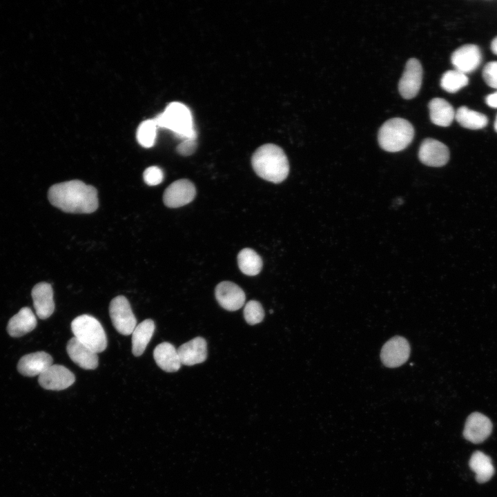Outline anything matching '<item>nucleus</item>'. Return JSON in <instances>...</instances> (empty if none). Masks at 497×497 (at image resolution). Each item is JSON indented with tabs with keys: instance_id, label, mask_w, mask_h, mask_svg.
<instances>
[{
	"instance_id": "34",
	"label": "nucleus",
	"mask_w": 497,
	"mask_h": 497,
	"mask_svg": "<svg viewBox=\"0 0 497 497\" xmlns=\"http://www.w3.org/2000/svg\"><path fill=\"white\" fill-rule=\"evenodd\" d=\"M494 129H495V130H496V133H497V115H496V119H495V121H494Z\"/></svg>"
},
{
	"instance_id": "13",
	"label": "nucleus",
	"mask_w": 497,
	"mask_h": 497,
	"mask_svg": "<svg viewBox=\"0 0 497 497\" xmlns=\"http://www.w3.org/2000/svg\"><path fill=\"white\" fill-rule=\"evenodd\" d=\"M492 431V423L483 413L474 412L467 418L463 430L464 438L472 443L478 444L485 440Z\"/></svg>"
},
{
	"instance_id": "11",
	"label": "nucleus",
	"mask_w": 497,
	"mask_h": 497,
	"mask_svg": "<svg viewBox=\"0 0 497 497\" xmlns=\"http://www.w3.org/2000/svg\"><path fill=\"white\" fill-rule=\"evenodd\" d=\"M75 380V375L68 369L59 364H52L39 376V384L48 390L67 389Z\"/></svg>"
},
{
	"instance_id": "18",
	"label": "nucleus",
	"mask_w": 497,
	"mask_h": 497,
	"mask_svg": "<svg viewBox=\"0 0 497 497\" xmlns=\"http://www.w3.org/2000/svg\"><path fill=\"white\" fill-rule=\"evenodd\" d=\"M66 350L70 358L84 369H95L98 366L97 353L81 343L75 337L67 343Z\"/></svg>"
},
{
	"instance_id": "15",
	"label": "nucleus",
	"mask_w": 497,
	"mask_h": 497,
	"mask_svg": "<svg viewBox=\"0 0 497 497\" xmlns=\"http://www.w3.org/2000/svg\"><path fill=\"white\" fill-rule=\"evenodd\" d=\"M31 295L37 316L42 320L49 318L55 311L51 284L45 282L37 284L32 288Z\"/></svg>"
},
{
	"instance_id": "4",
	"label": "nucleus",
	"mask_w": 497,
	"mask_h": 497,
	"mask_svg": "<svg viewBox=\"0 0 497 497\" xmlns=\"http://www.w3.org/2000/svg\"><path fill=\"white\" fill-rule=\"evenodd\" d=\"M414 137V128L407 120L396 117L386 121L380 128L378 141L387 152H398L406 148Z\"/></svg>"
},
{
	"instance_id": "29",
	"label": "nucleus",
	"mask_w": 497,
	"mask_h": 497,
	"mask_svg": "<svg viewBox=\"0 0 497 497\" xmlns=\"http://www.w3.org/2000/svg\"><path fill=\"white\" fill-rule=\"evenodd\" d=\"M143 177L146 184L149 186H156L162 182L164 173L158 166H152L144 171Z\"/></svg>"
},
{
	"instance_id": "23",
	"label": "nucleus",
	"mask_w": 497,
	"mask_h": 497,
	"mask_svg": "<svg viewBox=\"0 0 497 497\" xmlns=\"http://www.w3.org/2000/svg\"><path fill=\"white\" fill-rule=\"evenodd\" d=\"M471 469L475 472L476 479L479 483H484L491 479L494 474V467L489 456L480 451L471 455L469 462Z\"/></svg>"
},
{
	"instance_id": "21",
	"label": "nucleus",
	"mask_w": 497,
	"mask_h": 497,
	"mask_svg": "<svg viewBox=\"0 0 497 497\" xmlns=\"http://www.w3.org/2000/svg\"><path fill=\"white\" fill-rule=\"evenodd\" d=\"M429 115L431 121L439 126H449L455 117V111L452 106L442 98H433L429 104Z\"/></svg>"
},
{
	"instance_id": "2",
	"label": "nucleus",
	"mask_w": 497,
	"mask_h": 497,
	"mask_svg": "<svg viewBox=\"0 0 497 497\" xmlns=\"http://www.w3.org/2000/svg\"><path fill=\"white\" fill-rule=\"evenodd\" d=\"M251 164L261 178L273 183L284 181L289 172V164L283 149L273 144L260 146L253 154Z\"/></svg>"
},
{
	"instance_id": "22",
	"label": "nucleus",
	"mask_w": 497,
	"mask_h": 497,
	"mask_svg": "<svg viewBox=\"0 0 497 497\" xmlns=\"http://www.w3.org/2000/svg\"><path fill=\"white\" fill-rule=\"evenodd\" d=\"M155 329V322L151 319L137 324L132 333V352L135 356H140L144 353Z\"/></svg>"
},
{
	"instance_id": "6",
	"label": "nucleus",
	"mask_w": 497,
	"mask_h": 497,
	"mask_svg": "<svg viewBox=\"0 0 497 497\" xmlns=\"http://www.w3.org/2000/svg\"><path fill=\"white\" fill-rule=\"evenodd\" d=\"M109 314L115 329L121 334H132L137 320L127 298L123 295L114 298L109 305Z\"/></svg>"
},
{
	"instance_id": "3",
	"label": "nucleus",
	"mask_w": 497,
	"mask_h": 497,
	"mask_svg": "<svg viewBox=\"0 0 497 497\" xmlns=\"http://www.w3.org/2000/svg\"><path fill=\"white\" fill-rule=\"evenodd\" d=\"M157 126L172 130L180 139H196L193 117L188 108L180 102H172L155 119Z\"/></svg>"
},
{
	"instance_id": "10",
	"label": "nucleus",
	"mask_w": 497,
	"mask_h": 497,
	"mask_svg": "<svg viewBox=\"0 0 497 497\" xmlns=\"http://www.w3.org/2000/svg\"><path fill=\"white\" fill-rule=\"evenodd\" d=\"M420 161L429 166L440 167L445 165L449 159V150L441 142L432 138L422 141L418 150Z\"/></svg>"
},
{
	"instance_id": "1",
	"label": "nucleus",
	"mask_w": 497,
	"mask_h": 497,
	"mask_svg": "<svg viewBox=\"0 0 497 497\" xmlns=\"http://www.w3.org/2000/svg\"><path fill=\"white\" fill-rule=\"evenodd\" d=\"M48 197L52 206L70 213H91L99 206L97 189L78 179L52 185Z\"/></svg>"
},
{
	"instance_id": "32",
	"label": "nucleus",
	"mask_w": 497,
	"mask_h": 497,
	"mask_svg": "<svg viewBox=\"0 0 497 497\" xmlns=\"http://www.w3.org/2000/svg\"><path fill=\"white\" fill-rule=\"evenodd\" d=\"M485 101L489 107L497 108V91L487 95Z\"/></svg>"
},
{
	"instance_id": "17",
	"label": "nucleus",
	"mask_w": 497,
	"mask_h": 497,
	"mask_svg": "<svg viewBox=\"0 0 497 497\" xmlns=\"http://www.w3.org/2000/svg\"><path fill=\"white\" fill-rule=\"evenodd\" d=\"M182 364L191 366L202 363L207 357V344L202 337H196L183 344L177 349Z\"/></svg>"
},
{
	"instance_id": "12",
	"label": "nucleus",
	"mask_w": 497,
	"mask_h": 497,
	"mask_svg": "<svg viewBox=\"0 0 497 497\" xmlns=\"http://www.w3.org/2000/svg\"><path fill=\"white\" fill-rule=\"evenodd\" d=\"M215 295L220 305L231 311L240 309L246 299L244 291L238 285L230 281L219 283L215 287Z\"/></svg>"
},
{
	"instance_id": "9",
	"label": "nucleus",
	"mask_w": 497,
	"mask_h": 497,
	"mask_svg": "<svg viewBox=\"0 0 497 497\" xmlns=\"http://www.w3.org/2000/svg\"><path fill=\"white\" fill-rule=\"evenodd\" d=\"M196 195L194 184L188 179L173 182L164 191L163 202L169 208H178L191 202Z\"/></svg>"
},
{
	"instance_id": "16",
	"label": "nucleus",
	"mask_w": 497,
	"mask_h": 497,
	"mask_svg": "<svg viewBox=\"0 0 497 497\" xmlns=\"http://www.w3.org/2000/svg\"><path fill=\"white\" fill-rule=\"evenodd\" d=\"M52 356L44 351H37L23 355L19 361V372L28 377L40 376L52 364Z\"/></svg>"
},
{
	"instance_id": "33",
	"label": "nucleus",
	"mask_w": 497,
	"mask_h": 497,
	"mask_svg": "<svg viewBox=\"0 0 497 497\" xmlns=\"http://www.w3.org/2000/svg\"><path fill=\"white\" fill-rule=\"evenodd\" d=\"M491 48L492 52L494 54L497 55V37H496L493 39L491 44Z\"/></svg>"
},
{
	"instance_id": "20",
	"label": "nucleus",
	"mask_w": 497,
	"mask_h": 497,
	"mask_svg": "<svg viewBox=\"0 0 497 497\" xmlns=\"http://www.w3.org/2000/svg\"><path fill=\"white\" fill-rule=\"evenodd\" d=\"M37 326V319L32 310L23 307L9 320L7 331L12 337H21L32 331Z\"/></svg>"
},
{
	"instance_id": "26",
	"label": "nucleus",
	"mask_w": 497,
	"mask_h": 497,
	"mask_svg": "<svg viewBox=\"0 0 497 497\" xmlns=\"http://www.w3.org/2000/svg\"><path fill=\"white\" fill-rule=\"evenodd\" d=\"M468 82L466 74L455 69L447 70L442 75L440 86L445 91L455 93L466 86Z\"/></svg>"
},
{
	"instance_id": "31",
	"label": "nucleus",
	"mask_w": 497,
	"mask_h": 497,
	"mask_svg": "<svg viewBox=\"0 0 497 497\" xmlns=\"http://www.w3.org/2000/svg\"><path fill=\"white\" fill-rule=\"evenodd\" d=\"M197 143L196 139H186L184 140L177 147V151L179 154L183 156H188L192 155L196 150Z\"/></svg>"
},
{
	"instance_id": "14",
	"label": "nucleus",
	"mask_w": 497,
	"mask_h": 497,
	"mask_svg": "<svg viewBox=\"0 0 497 497\" xmlns=\"http://www.w3.org/2000/svg\"><path fill=\"white\" fill-rule=\"evenodd\" d=\"M481 60L480 50L475 44H466L458 48L452 53L451 57L455 69L465 74L475 70L480 64Z\"/></svg>"
},
{
	"instance_id": "28",
	"label": "nucleus",
	"mask_w": 497,
	"mask_h": 497,
	"mask_svg": "<svg viewBox=\"0 0 497 497\" xmlns=\"http://www.w3.org/2000/svg\"><path fill=\"white\" fill-rule=\"evenodd\" d=\"M244 316L246 322L250 325L261 322L264 318V311L262 304L256 300H250L244 306Z\"/></svg>"
},
{
	"instance_id": "7",
	"label": "nucleus",
	"mask_w": 497,
	"mask_h": 497,
	"mask_svg": "<svg viewBox=\"0 0 497 497\" xmlns=\"http://www.w3.org/2000/svg\"><path fill=\"white\" fill-rule=\"evenodd\" d=\"M422 79V68L420 62L415 58L409 59L398 84L401 96L407 99L416 97L420 89Z\"/></svg>"
},
{
	"instance_id": "30",
	"label": "nucleus",
	"mask_w": 497,
	"mask_h": 497,
	"mask_svg": "<svg viewBox=\"0 0 497 497\" xmlns=\"http://www.w3.org/2000/svg\"><path fill=\"white\" fill-rule=\"evenodd\" d=\"M483 77L489 86L497 88V61L488 62L485 66Z\"/></svg>"
},
{
	"instance_id": "24",
	"label": "nucleus",
	"mask_w": 497,
	"mask_h": 497,
	"mask_svg": "<svg viewBox=\"0 0 497 497\" xmlns=\"http://www.w3.org/2000/svg\"><path fill=\"white\" fill-rule=\"evenodd\" d=\"M455 118L460 126L471 130L483 128L488 124L485 115L466 106L458 108L455 113Z\"/></svg>"
},
{
	"instance_id": "25",
	"label": "nucleus",
	"mask_w": 497,
	"mask_h": 497,
	"mask_svg": "<svg viewBox=\"0 0 497 497\" xmlns=\"http://www.w3.org/2000/svg\"><path fill=\"white\" fill-rule=\"evenodd\" d=\"M237 264L240 271L245 275H257L262 268L261 257L252 248L242 249L237 255Z\"/></svg>"
},
{
	"instance_id": "27",
	"label": "nucleus",
	"mask_w": 497,
	"mask_h": 497,
	"mask_svg": "<svg viewBox=\"0 0 497 497\" xmlns=\"http://www.w3.org/2000/svg\"><path fill=\"white\" fill-rule=\"evenodd\" d=\"M156 124L154 120H146L138 127L137 139L141 146L150 148L153 146L156 137Z\"/></svg>"
},
{
	"instance_id": "8",
	"label": "nucleus",
	"mask_w": 497,
	"mask_h": 497,
	"mask_svg": "<svg viewBox=\"0 0 497 497\" xmlns=\"http://www.w3.org/2000/svg\"><path fill=\"white\" fill-rule=\"evenodd\" d=\"M410 355V345L403 337L395 336L383 345L380 358L387 367L395 368L405 364Z\"/></svg>"
},
{
	"instance_id": "19",
	"label": "nucleus",
	"mask_w": 497,
	"mask_h": 497,
	"mask_svg": "<svg viewBox=\"0 0 497 497\" xmlns=\"http://www.w3.org/2000/svg\"><path fill=\"white\" fill-rule=\"evenodd\" d=\"M153 358L158 367L166 372L177 371L182 365L177 350L167 342H162L155 348Z\"/></svg>"
},
{
	"instance_id": "5",
	"label": "nucleus",
	"mask_w": 497,
	"mask_h": 497,
	"mask_svg": "<svg viewBox=\"0 0 497 497\" xmlns=\"http://www.w3.org/2000/svg\"><path fill=\"white\" fill-rule=\"evenodd\" d=\"M75 338L97 353L107 347V338L101 323L94 317L84 314L75 318L71 323Z\"/></svg>"
}]
</instances>
